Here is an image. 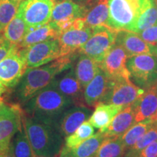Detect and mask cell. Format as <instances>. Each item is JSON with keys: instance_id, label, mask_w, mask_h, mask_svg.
I'll list each match as a JSON object with an SVG mask.
<instances>
[{"instance_id": "1", "label": "cell", "mask_w": 157, "mask_h": 157, "mask_svg": "<svg viewBox=\"0 0 157 157\" xmlns=\"http://www.w3.org/2000/svg\"><path fill=\"white\" fill-rule=\"evenodd\" d=\"M72 103L71 98L59 92L50 83L27 101L25 109L30 117L54 126L58 117Z\"/></svg>"}, {"instance_id": "2", "label": "cell", "mask_w": 157, "mask_h": 157, "mask_svg": "<svg viewBox=\"0 0 157 157\" xmlns=\"http://www.w3.org/2000/svg\"><path fill=\"white\" fill-rule=\"evenodd\" d=\"M73 56H62L37 68H28L20 81L17 95L22 102H26L35 94L48 86L58 74L68 69Z\"/></svg>"}, {"instance_id": "3", "label": "cell", "mask_w": 157, "mask_h": 157, "mask_svg": "<svg viewBox=\"0 0 157 157\" xmlns=\"http://www.w3.org/2000/svg\"><path fill=\"white\" fill-rule=\"evenodd\" d=\"M23 124L35 156H58L61 150L62 143L60 135L52 125L30 116H23Z\"/></svg>"}, {"instance_id": "4", "label": "cell", "mask_w": 157, "mask_h": 157, "mask_svg": "<svg viewBox=\"0 0 157 157\" xmlns=\"http://www.w3.org/2000/svg\"><path fill=\"white\" fill-rule=\"evenodd\" d=\"M107 26L117 31H133L140 15L148 8L154 0H108Z\"/></svg>"}, {"instance_id": "5", "label": "cell", "mask_w": 157, "mask_h": 157, "mask_svg": "<svg viewBox=\"0 0 157 157\" xmlns=\"http://www.w3.org/2000/svg\"><path fill=\"white\" fill-rule=\"evenodd\" d=\"M93 34L78 51L101 64L112 47L116 44L117 31L105 25L94 27Z\"/></svg>"}, {"instance_id": "6", "label": "cell", "mask_w": 157, "mask_h": 157, "mask_svg": "<svg viewBox=\"0 0 157 157\" xmlns=\"http://www.w3.org/2000/svg\"><path fill=\"white\" fill-rule=\"evenodd\" d=\"M127 66L133 81L140 88L147 89L157 82V56L142 54L129 57Z\"/></svg>"}, {"instance_id": "7", "label": "cell", "mask_w": 157, "mask_h": 157, "mask_svg": "<svg viewBox=\"0 0 157 157\" xmlns=\"http://www.w3.org/2000/svg\"><path fill=\"white\" fill-rule=\"evenodd\" d=\"M27 69L24 50L17 46L0 62V82L7 87H15Z\"/></svg>"}, {"instance_id": "8", "label": "cell", "mask_w": 157, "mask_h": 157, "mask_svg": "<svg viewBox=\"0 0 157 157\" xmlns=\"http://www.w3.org/2000/svg\"><path fill=\"white\" fill-rule=\"evenodd\" d=\"M54 5L53 0H23L18 10L31 30L50 22Z\"/></svg>"}, {"instance_id": "9", "label": "cell", "mask_w": 157, "mask_h": 157, "mask_svg": "<svg viewBox=\"0 0 157 157\" xmlns=\"http://www.w3.org/2000/svg\"><path fill=\"white\" fill-rule=\"evenodd\" d=\"M23 112L17 105H0V146L7 149L11 139L23 127Z\"/></svg>"}, {"instance_id": "10", "label": "cell", "mask_w": 157, "mask_h": 157, "mask_svg": "<svg viewBox=\"0 0 157 157\" xmlns=\"http://www.w3.org/2000/svg\"><path fill=\"white\" fill-rule=\"evenodd\" d=\"M23 50L28 68L44 66L60 57L58 39L37 43Z\"/></svg>"}, {"instance_id": "11", "label": "cell", "mask_w": 157, "mask_h": 157, "mask_svg": "<svg viewBox=\"0 0 157 157\" xmlns=\"http://www.w3.org/2000/svg\"><path fill=\"white\" fill-rule=\"evenodd\" d=\"M144 92L143 88L133 84L130 78H119L113 81L111 90L103 103L124 109L134 103Z\"/></svg>"}, {"instance_id": "12", "label": "cell", "mask_w": 157, "mask_h": 157, "mask_svg": "<svg viewBox=\"0 0 157 157\" xmlns=\"http://www.w3.org/2000/svg\"><path fill=\"white\" fill-rule=\"evenodd\" d=\"M128 58V55L124 49L115 44L100 66L112 81L119 78H130V72L127 66Z\"/></svg>"}, {"instance_id": "13", "label": "cell", "mask_w": 157, "mask_h": 157, "mask_svg": "<svg viewBox=\"0 0 157 157\" xmlns=\"http://www.w3.org/2000/svg\"><path fill=\"white\" fill-rule=\"evenodd\" d=\"M113 81L101 68L97 74L84 90V99L87 107L95 108L98 103H103L109 94Z\"/></svg>"}, {"instance_id": "14", "label": "cell", "mask_w": 157, "mask_h": 157, "mask_svg": "<svg viewBox=\"0 0 157 157\" xmlns=\"http://www.w3.org/2000/svg\"><path fill=\"white\" fill-rule=\"evenodd\" d=\"M116 44L124 49L129 58L142 54L157 56V45L146 42L138 34L132 31H118Z\"/></svg>"}, {"instance_id": "15", "label": "cell", "mask_w": 157, "mask_h": 157, "mask_svg": "<svg viewBox=\"0 0 157 157\" xmlns=\"http://www.w3.org/2000/svg\"><path fill=\"white\" fill-rule=\"evenodd\" d=\"M93 34V29L86 26L78 29L71 27L58 37L60 57L74 56Z\"/></svg>"}, {"instance_id": "16", "label": "cell", "mask_w": 157, "mask_h": 157, "mask_svg": "<svg viewBox=\"0 0 157 157\" xmlns=\"http://www.w3.org/2000/svg\"><path fill=\"white\" fill-rule=\"evenodd\" d=\"M51 84L59 92L71 98L76 106H87L84 99V88L76 78L74 71L71 70L60 77H56Z\"/></svg>"}, {"instance_id": "17", "label": "cell", "mask_w": 157, "mask_h": 157, "mask_svg": "<svg viewBox=\"0 0 157 157\" xmlns=\"http://www.w3.org/2000/svg\"><path fill=\"white\" fill-rule=\"evenodd\" d=\"M87 11L85 6L74 0H60L55 3L50 22L56 25L65 21H74L78 17H84Z\"/></svg>"}, {"instance_id": "18", "label": "cell", "mask_w": 157, "mask_h": 157, "mask_svg": "<svg viewBox=\"0 0 157 157\" xmlns=\"http://www.w3.org/2000/svg\"><path fill=\"white\" fill-rule=\"evenodd\" d=\"M132 105L135 122L153 119L157 112V84L147 88Z\"/></svg>"}, {"instance_id": "19", "label": "cell", "mask_w": 157, "mask_h": 157, "mask_svg": "<svg viewBox=\"0 0 157 157\" xmlns=\"http://www.w3.org/2000/svg\"><path fill=\"white\" fill-rule=\"evenodd\" d=\"M92 111L87 106H76L66 111L63 114L59 127L63 136L71 135L84 121L90 117Z\"/></svg>"}, {"instance_id": "20", "label": "cell", "mask_w": 157, "mask_h": 157, "mask_svg": "<svg viewBox=\"0 0 157 157\" xmlns=\"http://www.w3.org/2000/svg\"><path fill=\"white\" fill-rule=\"evenodd\" d=\"M105 138L104 132L99 131L75 148L66 149L62 147L59 157H93Z\"/></svg>"}, {"instance_id": "21", "label": "cell", "mask_w": 157, "mask_h": 157, "mask_svg": "<svg viewBox=\"0 0 157 157\" xmlns=\"http://www.w3.org/2000/svg\"><path fill=\"white\" fill-rule=\"evenodd\" d=\"M134 124H135V111L132 104L124 108L115 116L104 134L106 137H121Z\"/></svg>"}, {"instance_id": "22", "label": "cell", "mask_w": 157, "mask_h": 157, "mask_svg": "<svg viewBox=\"0 0 157 157\" xmlns=\"http://www.w3.org/2000/svg\"><path fill=\"white\" fill-rule=\"evenodd\" d=\"M122 109L121 107L112 104L100 103L95 107L88 121L95 128L99 129L100 132H104L110 126L115 116Z\"/></svg>"}, {"instance_id": "23", "label": "cell", "mask_w": 157, "mask_h": 157, "mask_svg": "<svg viewBox=\"0 0 157 157\" xmlns=\"http://www.w3.org/2000/svg\"><path fill=\"white\" fill-rule=\"evenodd\" d=\"M85 7L87 11L84 19L87 26L90 28L100 25L107 26L109 21L108 0H93Z\"/></svg>"}, {"instance_id": "24", "label": "cell", "mask_w": 157, "mask_h": 157, "mask_svg": "<svg viewBox=\"0 0 157 157\" xmlns=\"http://www.w3.org/2000/svg\"><path fill=\"white\" fill-rule=\"evenodd\" d=\"M60 33L58 29L52 23L49 22L39 28L29 30L18 47L20 48H28L37 43L50 39H58Z\"/></svg>"}, {"instance_id": "25", "label": "cell", "mask_w": 157, "mask_h": 157, "mask_svg": "<svg viewBox=\"0 0 157 157\" xmlns=\"http://www.w3.org/2000/svg\"><path fill=\"white\" fill-rule=\"evenodd\" d=\"M100 68L101 66L95 60L86 55L81 54L76 64L74 73L82 87L85 88L95 77Z\"/></svg>"}, {"instance_id": "26", "label": "cell", "mask_w": 157, "mask_h": 157, "mask_svg": "<svg viewBox=\"0 0 157 157\" xmlns=\"http://www.w3.org/2000/svg\"><path fill=\"white\" fill-rule=\"evenodd\" d=\"M29 31L22 14L18 10L15 17L4 29L2 34L5 40L18 46Z\"/></svg>"}, {"instance_id": "27", "label": "cell", "mask_w": 157, "mask_h": 157, "mask_svg": "<svg viewBox=\"0 0 157 157\" xmlns=\"http://www.w3.org/2000/svg\"><path fill=\"white\" fill-rule=\"evenodd\" d=\"M155 121L152 119H145L133 124L126 132L120 137L121 140L126 147L127 151L149 129L153 126Z\"/></svg>"}, {"instance_id": "28", "label": "cell", "mask_w": 157, "mask_h": 157, "mask_svg": "<svg viewBox=\"0 0 157 157\" xmlns=\"http://www.w3.org/2000/svg\"><path fill=\"white\" fill-rule=\"evenodd\" d=\"M126 152L120 137H106L93 157H123Z\"/></svg>"}, {"instance_id": "29", "label": "cell", "mask_w": 157, "mask_h": 157, "mask_svg": "<svg viewBox=\"0 0 157 157\" xmlns=\"http://www.w3.org/2000/svg\"><path fill=\"white\" fill-rule=\"evenodd\" d=\"M13 137L14 138L10 143V148L14 157H34L35 155L23 125Z\"/></svg>"}, {"instance_id": "30", "label": "cell", "mask_w": 157, "mask_h": 157, "mask_svg": "<svg viewBox=\"0 0 157 157\" xmlns=\"http://www.w3.org/2000/svg\"><path fill=\"white\" fill-rule=\"evenodd\" d=\"M95 132L94 127L88 121L83 123L71 135L66 137L64 146L63 148L71 149L75 148L85 140L93 136Z\"/></svg>"}, {"instance_id": "31", "label": "cell", "mask_w": 157, "mask_h": 157, "mask_svg": "<svg viewBox=\"0 0 157 157\" xmlns=\"http://www.w3.org/2000/svg\"><path fill=\"white\" fill-rule=\"evenodd\" d=\"M21 0H0V31L10 22L18 10Z\"/></svg>"}, {"instance_id": "32", "label": "cell", "mask_w": 157, "mask_h": 157, "mask_svg": "<svg viewBox=\"0 0 157 157\" xmlns=\"http://www.w3.org/2000/svg\"><path fill=\"white\" fill-rule=\"evenodd\" d=\"M156 24H157V10L154 2L138 17L132 32L139 34Z\"/></svg>"}, {"instance_id": "33", "label": "cell", "mask_w": 157, "mask_h": 157, "mask_svg": "<svg viewBox=\"0 0 157 157\" xmlns=\"http://www.w3.org/2000/svg\"><path fill=\"white\" fill-rule=\"evenodd\" d=\"M138 34L146 42L157 45V24L143 31Z\"/></svg>"}, {"instance_id": "34", "label": "cell", "mask_w": 157, "mask_h": 157, "mask_svg": "<svg viewBox=\"0 0 157 157\" xmlns=\"http://www.w3.org/2000/svg\"><path fill=\"white\" fill-rule=\"evenodd\" d=\"M134 157H157V140L139 151Z\"/></svg>"}, {"instance_id": "35", "label": "cell", "mask_w": 157, "mask_h": 157, "mask_svg": "<svg viewBox=\"0 0 157 157\" xmlns=\"http://www.w3.org/2000/svg\"><path fill=\"white\" fill-rule=\"evenodd\" d=\"M17 45L12 44L11 42H8V41L5 40L2 44L0 45V62L5 58L6 56H8L10 52L16 48Z\"/></svg>"}, {"instance_id": "36", "label": "cell", "mask_w": 157, "mask_h": 157, "mask_svg": "<svg viewBox=\"0 0 157 157\" xmlns=\"http://www.w3.org/2000/svg\"><path fill=\"white\" fill-rule=\"evenodd\" d=\"M74 2H76V3L80 4V5H83L84 6L89 5L93 0H74Z\"/></svg>"}, {"instance_id": "37", "label": "cell", "mask_w": 157, "mask_h": 157, "mask_svg": "<svg viewBox=\"0 0 157 157\" xmlns=\"http://www.w3.org/2000/svg\"><path fill=\"white\" fill-rule=\"evenodd\" d=\"M7 87H6L5 85H4V84L0 82V98H1V96L2 95L3 93H5L6 90H7Z\"/></svg>"}, {"instance_id": "38", "label": "cell", "mask_w": 157, "mask_h": 157, "mask_svg": "<svg viewBox=\"0 0 157 157\" xmlns=\"http://www.w3.org/2000/svg\"><path fill=\"white\" fill-rule=\"evenodd\" d=\"M5 39L3 36L2 31H0V45L2 44L4 42H5Z\"/></svg>"}, {"instance_id": "39", "label": "cell", "mask_w": 157, "mask_h": 157, "mask_svg": "<svg viewBox=\"0 0 157 157\" xmlns=\"http://www.w3.org/2000/svg\"><path fill=\"white\" fill-rule=\"evenodd\" d=\"M152 119H154L155 121H156V122H157V112H156V114H155V116H154V118H153Z\"/></svg>"}, {"instance_id": "40", "label": "cell", "mask_w": 157, "mask_h": 157, "mask_svg": "<svg viewBox=\"0 0 157 157\" xmlns=\"http://www.w3.org/2000/svg\"><path fill=\"white\" fill-rule=\"evenodd\" d=\"M5 150H6V149H4V148H2V147L0 146V154H1V153L2 152V151H5Z\"/></svg>"}, {"instance_id": "41", "label": "cell", "mask_w": 157, "mask_h": 157, "mask_svg": "<svg viewBox=\"0 0 157 157\" xmlns=\"http://www.w3.org/2000/svg\"><path fill=\"white\" fill-rule=\"evenodd\" d=\"M3 103H4V102H3V99H2V98H0V105H1L2 104H3Z\"/></svg>"}, {"instance_id": "42", "label": "cell", "mask_w": 157, "mask_h": 157, "mask_svg": "<svg viewBox=\"0 0 157 157\" xmlns=\"http://www.w3.org/2000/svg\"><path fill=\"white\" fill-rule=\"evenodd\" d=\"M154 2L155 4V6H156V10H157V0H154Z\"/></svg>"}, {"instance_id": "43", "label": "cell", "mask_w": 157, "mask_h": 157, "mask_svg": "<svg viewBox=\"0 0 157 157\" xmlns=\"http://www.w3.org/2000/svg\"><path fill=\"white\" fill-rule=\"evenodd\" d=\"M53 1H54V2H55V3H56V2H57L60 1V0H53Z\"/></svg>"}, {"instance_id": "44", "label": "cell", "mask_w": 157, "mask_h": 157, "mask_svg": "<svg viewBox=\"0 0 157 157\" xmlns=\"http://www.w3.org/2000/svg\"><path fill=\"white\" fill-rule=\"evenodd\" d=\"M34 157H45V156H34ZM54 157H57V156H54Z\"/></svg>"}, {"instance_id": "45", "label": "cell", "mask_w": 157, "mask_h": 157, "mask_svg": "<svg viewBox=\"0 0 157 157\" xmlns=\"http://www.w3.org/2000/svg\"><path fill=\"white\" fill-rule=\"evenodd\" d=\"M21 1H23V0H21Z\"/></svg>"}, {"instance_id": "46", "label": "cell", "mask_w": 157, "mask_h": 157, "mask_svg": "<svg viewBox=\"0 0 157 157\" xmlns=\"http://www.w3.org/2000/svg\"><path fill=\"white\" fill-rule=\"evenodd\" d=\"M156 84H157V82H156Z\"/></svg>"}]
</instances>
